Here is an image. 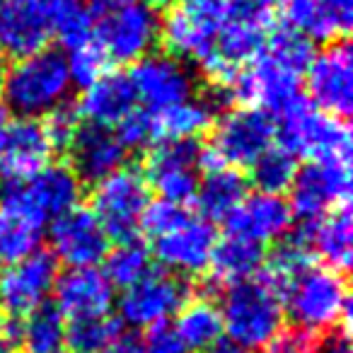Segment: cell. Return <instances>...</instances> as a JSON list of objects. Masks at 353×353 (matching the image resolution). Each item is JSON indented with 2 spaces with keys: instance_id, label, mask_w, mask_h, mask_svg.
Returning <instances> with one entry per match:
<instances>
[{
  "instance_id": "6da1fadb",
  "label": "cell",
  "mask_w": 353,
  "mask_h": 353,
  "mask_svg": "<svg viewBox=\"0 0 353 353\" xmlns=\"http://www.w3.org/2000/svg\"><path fill=\"white\" fill-rule=\"evenodd\" d=\"M314 49L290 27H274L261 51L232 78L223 92L240 107L283 117L303 104V73Z\"/></svg>"
},
{
  "instance_id": "7a4b0ae2",
  "label": "cell",
  "mask_w": 353,
  "mask_h": 353,
  "mask_svg": "<svg viewBox=\"0 0 353 353\" xmlns=\"http://www.w3.org/2000/svg\"><path fill=\"white\" fill-rule=\"evenodd\" d=\"M73 90L65 54L56 49L37 51L12 61L3 75V102L15 117L41 119L68 102Z\"/></svg>"
},
{
  "instance_id": "3957f363",
  "label": "cell",
  "mask_w": 353,
  "mask_h": 353,
  "mask_svg": "<svg viewBox=\"0 0 353 353\" xmlns=\"http://www.w3.org/2000/svg\"><path fill=\"white\" fill-rule=\"evenodd\" d=\"M218 312L223 332L242 351L266 348L283 327V303L261 279L228 285Z\"/></svg>"
},
{
  "instance_id": "277c9868",
  "label": "cell",
  "mask_w": 353,
  "mask_h": 353,
  "mask_svg": "<svg viewBox=\"0 0 353 353\" xmlns=\"http://www.w3.org/2000/svg\"><path fill=\"white\" fill-rule=\"evenodd\" d=\"M242 3L245 0H179L160 22V41L167 54L199 68Z\"/></svg>"
},
{
  "instance_id": "5b68a950",
  "label": "cell",
  "mask_w": 353,
  "mask_h": 353,
  "mask_svg": "<svg viewBox=\"0 0 353 353\" xmlns=\"http://www.w3.org/2000/svg\"><path fill=\"white\" fill-rule=\"evenodd\" d=\"M92 39L109 63H136L160 41V12L145 0H119L92 15Z\"/></svg>"
},
{
  "instance_id": "8992f818",
  "label": "cell",
  "mask_w": 353,
  "mask_h": 353,
  "mask_svg": "<svg viewBox=\"0 0 353 353\" xmlns=\"http://www.w3.org/2000/svg\"><path fill=\"white\" fill-rule=\"evenodd\" d=\"M80 196V179L63 165H44L22 179L0 184V206L30 218L39 228L78 206Z\"/></svg>"
},
{
  "instance_id": "52a82bcc",
  "label": "cell",
  "mask_w": 353,
  "mask_h": 353,
  "mask_svg": "<svg viewBox=\"0 0 353 353\" xmlns=\"http://www.w3.org/2000/svg\"><path fill=\"white\" fill-rule=\"evenodd\" d=\"M295 327L305 332H322L336 327L348 317V288L341 271L329 266H305L281 293Z\"/></svg>"
},
{
  "instance_id": "ba28073f",
  "label": "cell",
  "mask_w": 353,
  "mask_h": 353,
  "mask_svg": "<svg viewBox=\"0 0 353 353\" xmlns=\"http://www.w3.org/2000/svg\"><path fill=\"white\" fill-rule=\"evenodd\" d=\"M276 141V119L254 107H237L216 121L211 148H203V167H250Z\"/></svg>"
},
{
  "instance_id": "9c48e42d",
  "label": "cell",
  "mask_w": 353,
  "mask_h": 353,
  "mask_svg": "<svg viewBox=\"0 0 353 353\" xmlns=\"http://www.w3.org/2000/svg\"><path fill=\"white\" fill-rule=\"evenodd\" d=\"M281 145L295 157L317 160H348L351 157V131L346 119L332 117L307 104H298L279 119Z\"/></svg>"
},
{
  "instance_id": "30bf717a",
  "label": "cell",
  "mask_w": 353,
  "mask_h": 353,
  "mask_svg": "<svg viewBox=\"0 0 353 353\" xmlns=\"http://www.w3.org/2000/svg\"><path fill=\"white\" fill-rule=\"evenodd\" d=\"M150 203V184L133 167H121L107 179L94 184L92 208L94 218L104 228L109 240H133L141 230L143 213Z\"/></svg>"
},
{
  "instance_id": "8fae6325",
  "label": "cell",
  "mask_w": 353,
  "mask_h": 353,
  "mask_svg": "<svg viewBox=\"0 0 353 353\" xmlns=\"http://www.w3.org/2000/svg\"><path fill=\"white\" fill-rule=\"evenodd\" d=\"M290 192V213L305 223H314L339 206H348L351 167L348 160H317L295 172Z\"/></svg>"
},
{
  "instance_id": "7c38bea8",
  "label": "cell",
  "mask_w": 353,
  "mask_h": 353,
  "mask_svg": "<svg viewBox=\"0 0 353 353\" xmlns=\"http://www.w3.org/2000/svg\"><path fill=\"white\" fill-rule=\"evenodd\" d=\"M303 85L314 109L346 119L353 109V54L348 41H334L314 51Z\"/></svg>"
},
{
  "instance_id": "4fadbf2b",
  "label": "cell",
  "mask_w": 353,
  "mask_h": 353,
  "mask_svg": "<svg viewBox=\"0 0 353 353\" xmlns=\"http://www.w3.org/2000/svg\"><path fill=\"white\" fill-rule=\"evenodd\" d=\"M59 279V259L37 250L0 274V314L8 322H22L37 307L46 305Z\"/></svg>"
},
{
  "instance_id": "5bb4252c",
  "label": "cell",
  "mask_w": 353,
  "mask_h": 353,
  "mask_svg": "<svg viewBox=\"0 0 353 353\" xmlns=\"http://www.w3.org/2000/svg\"><path fill=\"white\" fill-rule=\"evenodd\" d=\"M128 80L133 85L138 104H143V109L150 114L187 102L196 90V78L184 61L157 51L136 61Z\"/></svg>"
},
{
  "instance_id": "9a60e30c",
  "label": "cell",
  "mask_w": 353,
  "mask_h": 353,
  "mask_svg": "<svg viewBox=\"0 0 353 353\" xmlns=\"http://www.w3.org/2000/svg\"><path fill=\"white\" fill-rule=\"evenodd\" d=\"M187 303V285L170 271H148L141 281L123 288L119 298L121 322L133 329L165 324Z\"/></svg>"
},
{
  "instance_id": "2e32d148",
  "label": "cell",
  "mask_w": 353,
  "mask_h": 353,
  "mask_svg": "<svg viewBox=\"0 0 353 353\" xmlns=\"http://www.w3.org/2000/svg\"><path fill=\"white\" fill-rule=\"evenodd\" d=\"M216 242L218 237L211 223L187 211L170 230L152 237V252L165 269L194 276L208 269Z\"/></svg>"
},
{
  "instance_id": "e0dca14e",
  "label": "cell",
  "mask_w": 353,
  "mask_h": 353,
  "mask_svg": "<svg viewBox=\"0 0 353 353\" xmlns=\"http://www.w3.org/2000/svg\"><path fill=\"white\" fill-rule=\"evenodd\" d=\"M54 145L44 121L0 114V182L22 179L49 165Z\"/></svg>"
},
{
  "instance_id": "ac0fdd59",
  "label": "cell",
  "mask_w": 353,
  "mask_h": 353,
  "mask_svg": "<svg viewBox=\"0 0 353 353\" xmlns=\"http://www.w3.org/2000/svg\"><path fill=\"white\" fill-rule=\"evenodd\" d=\"M51 0H8L0 8V54L10 61L51 49Z\"/></svg>"
},
{
  "instance_id": "d6986e66",
  "label": "cell",
  "mask_w": 353,
  "mask_h": 353,
  "mask_svg": "<svg viewBox=\"0 0 353 353\" xmlns=\"http://www.w3.org/2000/svg\"><path fill=\"white\" fill-rule=\"evenodd\" d=\"M51 254L70 269L97 266L109 252V237L90 208H70L51 223Z\"/></svg>"
},
{
  "instance_id": "ffe728a7",
  "label": "cell",
  "mask_w": 353,
  "mask_h": 353,
  "mask_svg": "<svg viewBox=\"0 0 353 353\" xmlns=\"http://www.w3.org/2000/svg\"><path fill=\"white\" fill-rule=\"evenodd\" d=\"M54 307L70 322L104 317L114 305V285L97 266L68 269L65 274H59L54 283Z\"/></svg>"
},
{
  "instance_id": "44dd1931",
  "label": "cell",
  "mask_w": 353,
  "mask_h": 353,
  "mask_svg": "<svg viewBox=\"0 0 353 353\" xmlns=\"http://www.w3.org/2000/svg\"><path fill=\"white\" fill-rule=\"evenodd\" d=\"M285 27L310 44L343 41L353 25V0H285Z\"/></svg>"
},
{
  "instance_id": "7402d4cb",
  "label": "cell",
  "mask_w": 353,
  "mask_h": 353,
  "mask_svg": "<svg viewBox=\"0 0 353 353\" xmlns=\"http://www.w3.org/2000/svg\"><path fill=\"white\" fill-rule=\"evenodd\" d=\"M70 172L80 182L97 184L121 170L126 162V148L117 141L112 128L80 123L68 145Z\"/></svg>"
},
{
  "instance_id": "603a6c76",
  "label": "cell",
  "mask_w": 353,
  "mask_h": 353,
  "mask_svg": "<svg viewBox=\"0 0 353 353\" xmlns=\"http://www.w3.org/2000/svg\"><path fill=\"white\" fill-rule=\"evenodd\" d=\"M225 223L230 235L245 237L264 247L266 242L285 237L293 225V213L283 196L256 192L254 196H245V201L232 211Z\"/></svg>"
},
{
  "instance_id": "cb8c5ba5",
  "label": "cell",
  "mask_w": 353,
  "mask_h": 353,
  "mask_svg": "<svg viewBox=\"0 0 353 353\" xmlns=\"http://www.w3.org/2000/svg\"><path fill=\"white\" fill-rule=\"evenodd\" d=\"M138 107L136 92L126 73H104L99 80L83 90L78 117L85 123L114 128Z\"/></svg>"
},
{
  "instance_id": "d4e9b609",
  "label": "cell",
  "mask_w": 353,
  "mask_h": 353,
  "mask_svg": "<svg viewBox=\"0 0 353 353\" xmlns=\"http://www.w3.org/2000/svg\"><path fill=\"white\" fill-rule=\"evenodd\" d=\"M303 237L310 252L324 261L329 269L346 271L351 264V211L348 206H339L314 223H305Z\"/></svg>"
},
{
  "instance_id": "484cf974",
  "label": "cell",
  "mask_w": 353,
  "mask_h": 353,
  "mask_svg": "<svg viewBox=\"0 0 353 353\" xmlns=\"http://www.w3.org/2000/svg\"><path fill=\"white\" fill-rule=\"evenodd\" d=\"M203 170L206 174L199 179L196 194H194L201 218H206L208 223H225L232 216V211L245 201L247 179L232 167L211 165Z\"/></svg>"
},
{
  "instance_id": "4316f807",
  "label": "cell",
  "mask_w": 353,
  "mask_h": 353,
  "mask_svg": "<svg viewBox=\"0 0 353 353\" xmlns=\"http://www.w3.org/2000/svg\"><path fill=\"white\" fill-rule=\"evenodd\" d=\"M264 247L252 240L237 235H228L216 242L213 247L208 269L213 274V281L221 285H232L240 281L254 279L264 266Z\"/></svg>"
},
{
  "instance_id": "83f0119b",
  "label": "cell",
  "mask_w": 353,
  "mask_h": 353,
  "mask_svg": "<svg viewBox=\"0 0 353 353\" xmlns=\"http://www.w3.org/2000/svg\"><path fill=\"white\" fill-rule=\"evenodd\" d=\"M152 119V143L172 141V138H199L211 128L216 119V107L211 99L192 97L182 104L150 114Z\"/></svg>"
},
{
  "instance_id": "f1b7e54d",
  "label": "cell",
  "mask_w": 353,
  "mask_h": 353,
  "mask_svg": "<svg viewBox=\"0 0 353 353\" xmlns=\"http://www.w3.org/2000/svg\"><path fill=\"white\" fill-rule=\"evenodd\" d=\"M174 334L182 339L187 351H213L218 348L221 339L225 336L223 332L221 312L208 300H194L189 305H182L174 319Z\"/></svg>"
},
{
  "instance_id": "f546056e",
  "label": "cell",
  "mask_w": 353,
  "mask_h": 353,
  "mask_svg": "<svg viewBox=\"0 0 353 353\" xmlns=\"http://www.w3.org/2000/svg\"><path fill=\"white\" fill-rule=\"evenodd\" d=\"M25 353H61L65 343V317L54 305H41L17 324Z\"/></svg>"
},
{
  "instance_id": "4dcf8cb0",
  "label": "cell",
  "mask_w": 353,
  "mask_h": 353,
  "mask_svg": "<svg viewBox=\"0 0 353 353\" xmlns=\"http://www.w3.org/2000/svg\"><path fill=\"white\" fill-rule=\"evenodd\" d=\"M41 230L37 223L0 206V264L10 266L39 250Z\"/></svg>"
},
{
  "instance_id": "1f68e13d",
  "label": "cell",
  "mask_w": 353,
  "mask_h": 353,
  "mask_svg": "<svg viewBox=\"0 0 353 353\" xmlns=\"http://www.w3.org/2000/svg\"><path fill=\"white\" fill-rule=\"evenodd\" d=\"M51 25L54 41L63 44L68 51L92 41L94 20L88 0H51Z\"/></svg>"
},
{
  "instance_id": "d6a6232c",
  "label": "cell",
  "mask_w": 353,
  "mask_h": 353,
  "mask_svg": "<svg viewBox=\"0 0 353 353\" xmlns=\"http://www.w3.org/2000/svg\"><path fill=\"white\" fill-rule=\"evenodd\" d=\"M298 172V157L290 155L283 145H271L250 165V179L261 194H279L293 184Z\"/></svg>"
},
{
  "instance_id": "836d02e7",
  "label": "cell",
  "mask_w": 353,
  "mask_h": 353,
  "mask_svg": "<svg viewBox=\"0 0 353 353\" xmlns=\"http://www.w3.org/2000/svg\"><path fill=\"white\" fill-rule=\"evenodd\" d=\"M104 259H107L104 276L119 288H128L150 271V250L138 237L119 242L112 252H107Z\"/></svg>"
},
{
  "instance_id": "e575fe53",
  "label": "cell",
  "mask_w": 353,
  "mask_h": 353,
  "mask_svg": "<svg viewBox=\"0 0 353 353\" xmlns=\"http://www.w3.org/2000/svg\"><path fill=\"white\" fill-rule=\"evenodd\" d=\"M121 339V322L109 314L90 319H75L65 327V343L73 353H104Z\"/></svg>"
},
{
  "instance_id": "d590c367",
  "label": "cell",
  "mask_w": 353,
  "mask_h": 353,
  "mask_svg": "<svg viewBox=\"0 0 353 353\" xmlns=\"http://www.w3.org/2000/svg\"><path fill=\"white\" fill-rule=\"evenodd\" d=\"M196 172L199 170H192V167H148L150 184L160 194L162 201L179 203V206H187L196 194Z\"/></svg>"
},
{
  "instance_id": "8d00e7d4",
  "label": "cell",
  "mask_w": 353,
  "mask_h": 353,
  "mask_svg": "<svg viewBox=\"0 0 353 353\" xmlns=\"http://www.w3.org/2000/svg\"><path fill=\"white\" fill-rule=\"evenodd\" d=\"M65 63H68L70 83H73V88L80 90H85L94 80L102 78L104 73H109V65H112L104 51L94 44V39L70 49L68 56H65Z\"/></svg>"
},
{
  "instance_id": "74e56055",
  "label": "cell",
  "mask_w": 353,
  "mask_h": 353,
  "mask_svg": "<svg viewBox=\"0 0 353 353\" xmlns=\"http://www.w3.org/2000/svg\"><path fill=\"white\" fill-rule=\"evenodd\" d=\"M112 131H114V136H117V141L121 143L126 150H131V148L148 145V143H152V119H150V112L136 107L126 119H121V121H119L117 126L112 128Z\"/></svg>"
},
{
  "instance_id": "f35d334b",
  "label": "cell",
  "mask_w": 353,
  "mask_h": 353,
  "mask_svg": "<svg viewBox=\"0 0 353 353\" xmlns=\"http://www.w3.org/2000/svg\"><path fill=\"white\" fill-rule=\"evenodd\" d=\"M80 123H83V119L78 117V109L68 107V104L54 109V112L46 117L44 128H46V133H49V141H51V145H54V150H68L70 141H73Z\"/></svg>"
},
{
  "instance_id": "ab89813d",
  "label": "cell",
  "mask_w": 353,
  "mask_h": 353,
  "mask_svg": "<svg viewBox=\"0 0 353 353\" xmlns=\"http://www.w3.org/2000/svg\"><path fill=\"white\" fill-rule=\"evenodd\" d=\"M314 341L317 339H314L312 332L293 327V329H285V332L281 329L266 348H269V353H312Z\"/></svg>"
},
{
  "instance_id": "60d3db41",
  "label": "cell",
  "mask_w": 353,
  "mask_h": 353,
  "mask_svg": "<svg viewBox=\"0 0 353 353\" xmlns=\"http://www.w3.org/2000/svg\"><path fill=\"white\" fill-rule=\"evenodd\" d=\"M141 353H189L182 339L176 336L174 329L167 324L148 329V336L141 341Z\"/></svg>"
},
{
  "instance_id": "b9f144b4",
  "label": "cell",
  "mask_w": 353,
  "mask_h": 353,
  "mask_svg": "<svg viewBox=\"0 0 353 353\" xmlns=\"http://www.w3.org/2000/svg\"><path fill=\"white\" fill-rule=\"evenodd\" d=\"M312 353H353L351 339H348L346 329H332L322 341H314Z\"/></svg>"
},
{
  "instance_id": "7bdbcfd3",
  "label": "cell",
  "mask_w": 353,
  "mask_h": 353,
  "mask_svg": "<svg viewBox=\"0 0 353 353\" xmlns=\"http://www.w3.org/2000/svg\"><path fill=\"white\" fill-rule=\"evenodd\" d=\"M104 353H141V341H136V339H119V341H114L112 346L107 348Z\"/></svg>"
},
{
  "instance_id": "ee69618b",
  "label": "cell",
  "mask_w": 353,
  "mask_h": 353,
  "mask_svg": "<svg viewBox=\"0 0 353 353\" xmlns=\"http://www.w3.org/2000/svg\"><path fill=\"white\" fill-rule=\"evenodd\" d=\"M247 6H252L254 10L259 12H266V15H271L274 10H279V8H283L285 0H245Z\"/></svg>"
},
{
  "instance_id": "f6af8a7d",
  "label": "cell",
  "mask_w": 353,
  "mask_h": 353,
  "mask_svg": "<svg viewBox=\"0 0 353 353\" xmlns=\"http://www.w3.org/2000/svg\"><path fill=\"white\" fill-rule=\"evenodd\" d=\"M0 353H15V346H12V339L6 334V329L0 327Z\"/></svg>"
},
{
  "instance_id": "bcb514c9",
  "label": "cell",
  "mask_w": 353,
  "mask_h": 353,
  "mask_svg": "<svg viewBox=\"0 0 353 353\" xmlns=\"http://www.w3.org/2000/svg\"><path fill=\"white\" fill-rule=\"evenodd\" d=\"M145 3H150L155 10H160V8H165V10H170L172 6H176L179 0H145Z\"/></svg>"
},
{
  "instance_id": "7dc6e473",
  "label": "cell",
  "mask_w": 353,
  "mask_h": 353,
  "mask_svg": "<svg viewBox=\"0 0 353 353\" xmlns=\"http://www.w3.org/2000/svg\"><path fill=\"white\" fill-rule=\"evenodd\" d=\"M213 353H250V351H242V348L235 346H221V348H213Z\"/></svg>"
},
{
  "instance_id": "c3c4849f",
  "label": "cell",
  "mask_w": 353,
  "mask_h": 353,
  "mask_svg": "<svg viewBox=\"0 0 353 353\" xmlns=\"http://www.w3.org/2000/svg\"><path fill=\"white\" fill-rule=\"evenodd\" d=\"M3 75H6V70L0 68V102H3Z\"/></svg>"
},
{
  "instance_id": "681fc988",
  "label": "cell",
  "mask_w": 353,
  "mask_h": 353,
  "mask_svg": "<svg viewBox=\"0 0 353 353\" xmlns=\"http://www.w3.org/2000/svg\"><path fill=\"white\" fill-rule=\"evenodd\" d=\"M6 3H8V0H0V8H3V6H6Z\"/></svg>"
}]
</instances>
